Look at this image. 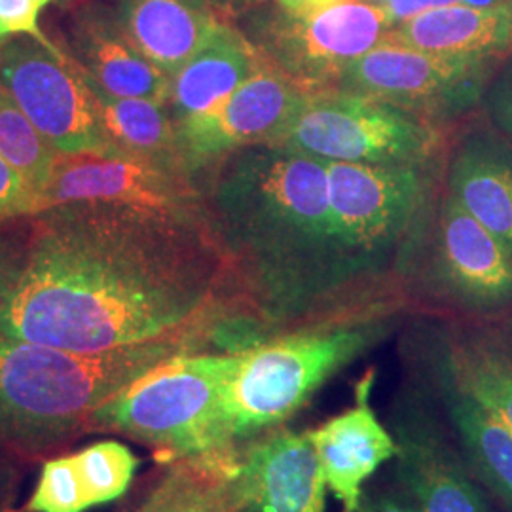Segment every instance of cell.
<instances>
[{
    "instance_id": "obj_1",
    "label": "cell",
    "mask_w": 512,
    "mask_h": 512,
    "mask_svg": "<svg viewBox=\"0 0 512 512\" xmlns=\"http://www.w3.org/2000/svg\"><path fill=\"white\" fill-rule=\"evenodd\" d=\"M37 217L0 302L2 336L84 353L205 351L220 319L243 310L213 234L78 207Z\"/></svg>"
},
{
    "instance_id": "obj_2",
    "label": "cell",
    "mask_w": 512,
    "mask_h": 512,
    "mask_svg": "<svg viewBox=\"0 0 512 512\" xmlns=\"http://www.w3.org/2000/svg\"><path fill=\"white\" fill-rule=\"evenodd\" d=\"M203 190L243 310L268 332L363 306L330 215L327 164L262 143L211 167Z\"/></svg>"
},
{
    "instance_id": "obj_3",
    "label": "cell",
    "mask_w": 512,
    "mask_h": 512,
    "mask_svg": "<svg viewBox=\"0 0 512 512\" xmlns=\"http://www.w3.org/2000/svg\"><path fill=\"white\" fill-rule=\"evenodd\" d=\"M412 311L403 296H385L281 330L238 353L224 403L234 446L281 429L336 374L404 327Z\"/></svg>"
},
{
    "instance_id": "obj_4",
    "label": "cell",
    "mask_w": 512,
    "mask_h": 512,
    "mask_svg": "<svg viewBox=\"0 0 512 512\" xmlns=\"http://www.w3.org/2000/svg\"><path fill=\"white\" fill-rule=\"evenodd\" d=\"M190 351L148 344L84 353L0 334V440L35 452L90 431L95 412L118 391Z\"/></svg>"
},
{
    "instance_id": "obj_5",
    "label": "cell",
    "mask_w": 512,
    "mask_h": 512,
    "mask_svg": "<svg viewBox=\"0 0 512 512\" xmlns=\"http://www.w3.org/2000/svg\"><path fill=\"white\" fill-rule=\"evenodd\" d=\"M442 171L444 165L327 164L330 215L363 300L403 296L401 281L425 238Z\"/></svg>"
},
{
    "instance_id": "obj_6",
    "label": "cell",
    "mask_w": 512,
    "mask_h": 512,
    "mask_svg": "<svg viewBox=\"0 0 512 512\" xmlns=\"http://www.w3.org/2000/svg\"><path fill=\"white\" fill-rule=\"evenodd\" d=\"M236 359L219 351L175 355L103 404L92 431L128 435L177 461L238 452L224 404Z\"/></svg>"
},
{
    "instance_id": "obj_7",
    "label": "cell",
    "mask_w": 512,
    "mask_h": 512,
    "mask_svg": "<svg viewBox=\"0 0 512 512\" xmlns=\"http://www.w3.org/2000/svg\"><path fill=\"white\" fill-rule=\"evenodd\" d=\"M401 294L421 313L490 321L512 308V253L440 188Z\"/></svg>"
},
{
    "instance_id": "obj_8",
    "label": "cell",
    "mask_w": 512,
    "mask_h": 512,
    "mask_svg": "<svg viewBox=\"0 0 512 512\" xmlns=\"http://www.w3.org/2000/svg\"><path fill=\"white\" fill-rule=\"evenodd\" d=\"M448 129L385 101L332 88L306 93L291 122L270 143L325 164L444 165Z\"/></svg>"
},
{
    "instance_id": "obj_9",
    "label": "cell",
    "mask_w": 512,
    "mask_h": 512,
    "mask_svg": "<svg viewBox=\"0 0 512 512\" xmlns=\"http://www.w3.org/2000/svg\"><path fill=\"white\" fill-rule=\"evenodd\" d=\"M61 207L107 211L215 236L203 190L188 171L116 148L105 154H61L44 192V211Z\"/></svg>"
},
{
    "instance_id": "obj_10",
    "label": "cell",
    "mask_w": 512,
    "mask_h": 512,
    "mask_svg": "<svg viewBox=\"0 0 512 512\" xmlns=\"http://www.w3.org/2000/svg\"><path fill=\"white\" fill-rule=\"evenodd\" d=\"M384 8L370 0H342L308 16L260 8L241 29L262 59L304 93L338 88L349 65L391 31Z\"/></svg>"
},
{
    "instance_id": "obj_11",
    "label": "cell",
    "mask_w": 512,
    "mask_h": 512,
    "mask_svg": "<svg viewBox=\"0 0 512 512\" xmlns=\"http://www.w3.org/2000/svg\"><path fill=\"white\" fill-rule=\"evenodd\" d=\"M501 63L429 54L385 38L349 65L338 88L385 101L437 128L452 129L480 110L486 86Z\"/></svg>"
},
{
    "instance_id": "obj_12",
    "label": "cell",
    "mask_w": 512,
    "mask_h": 512,
    "mask_svg": "<svg viewBox=\"0 0 512 512\" xmlns=\"http://www.w3.org/2000/svg\"><path fill=\"white\" fill-rule=\"evenodd\" d=\"M397 488L418 512H490L439 404L408 376L389 408Z\"/></svg>"
},
{
    "instance_id": "obj_13",
    "label": "cell",
    "mask_w": 512,
    "mask_h": 512,
    "mask_svg": "<svg viewBox=\"0 0 512 512\" xmlns=\"http://www.w3.org/2000/svg\"><path fill=\"white\" fill-rule=\"evenodd\" d=\"M0 86L63 156L105 154L92 90L73 57H59L29 37L0 46Z\"/></svg>"
},
{
    "instance_id": "obj_14",
    "label": "cell",
    "mask_w": 512,
    "mask_h": 512,
    "mask_svg": "<svg viewBox=\"0 0 512 512\" xmlns=\"http://www.w3.org/2000/svg\"><path fill=\"white\" fill-rule=\"evenodd\" d=\"M403 355L431 366L512 433V332L482 319L420 313L404 325Z\"/></svg>"
},
{
    "instance_id": "obj_15",
    "label": "cell",
    "mask_w": 512,
    "mask_h": 512,
    "mask_svg": "<svg viewBox=\"0 0 512 512\" xmlns=\"http://www.w3.org/2000/svg\"><path fill=\"white\" fill-rule=\"evenodd\" d=\"M304 97L264 61L260 71L215 107L175 124L186 171L196 177L241 148L270 143L291 122Z\"/></svg>"
},
{
    "instance_id": "obj_16",
    "label": "cell",
    "mask_w": 512,
    "mask_h": 512,
    "mask_svg": "<svg viewBox=\"0 0 512 512\" xmlns=\"http://www.w3.org/2000/svg\"><path fill=\"white\" fill-rule=\"evenodd\" d=\"M241 512H327V482L308 433L275 429L243 444L236 469Z\"/></svg>"
},
{
    "instance_id": "obj_17",
    "label": "cell",
    "mask_w": 512,
    "mask_h": 512,
    "mask_svg": "<svg viewBox=\"0 0 512 512\" xmlns=\"http://www.w3.org/2000/svg\"><path fill=\"white\" fill-rule=\"evenodd\" d=\"M444 188L512 253V145L484 120H471L450 141Z\"/></svg>"
},
{
    "instance_id": "obj_18",
    "label": "cell",
    "mask_w": 512,
    "mask_h": 512,
    "mask_svg": "<svg viewBox=\"0 0 512 512\" xmlns=\"http://www.w3.org/2000/svg\"><path fill=\"white\" fill-rule=\"evenodd\" d=\"M372 376L357 387L355 404L308 433L330 494L342 512H359L365 482L397 456V442L370 404Z\"/></svg>"
},
{
    "instance_id": "obj_19",
    "label": "cell",
    "mask_w": 512,
    "mask_h": 512,
    "mask_svg": "<svg viewBox=\"0 0 512 512\" xmlns=\"http://www.w3.org/2000/svg\"><path fill=\"white\" fill-rule=\"evenodd\" d=\"M73 44L76 63L101 90L169 103L171 78L137 50L110 6L90 4L74 16Z\"/></svg>"
},
{
    "instance_id": "obj_20",
    "label": "cell",
    "mask_w": 512,
    "mask_h": 512,
    "mask_svg": "<svg viewBox=\"0 0 512 512\" xmlns=\"http://www.w3.org/2000/svg\"><path fill=\"white\" fill-rule=\"evenodd\" d=\"M408 376L437 401L473 475L512 512V433L444 374L403 355Z\"/></svg>"
},
{
    "instance_id": "obj_21",
    "label": "cell",
    "mask_w": 512,
    "mask_h": 512,
    "mask_svg": "<svg viewBox=\"0 0 512 512\" xmlns=\"http://www.w3.org/2000/svg\"><path fill=\"white\" fill-rule=\"evenodd\" d=\"M116 12L137 50L169 78L222 23L213 0H120Z\"/></svg>"
},
{
    "instance_id": "obj_22",
    "label": "cell",
    "mask_w": 512,
    "mask_h": 512,
    "mask_svg": "<svg viewBox=\"0 0 512 512\" xmlns=\"http://www.w3.org/2000/svg\"><path fill=\"white\" fill-rule=\"evenodd\" d=\"M387 38L429 54L503 61L512 54V2L495 8H431L393 27Z\"/></svg>"
},
{
    "instance_id": "obj_23",
    "label": "cell",
    "mask_w": 512,
    "mask_h": 512,
    "mask_svg": "<svg viewBox=\"0 0 512 512\" xmlns=\"http://www.w3.org/2000/svg\"><path fill=\"white\" fill-rule=\"evenodd\" d=\"M264 65L255 44L226 21L171 78L169 112L177 122L215 107Z\"/></svg>"
},
{
    "instance_id": "obj_24",
    "label": "cell",
    "mask_w": 512,
    "mask_h": 512,
    "mask_svg": "<svg viewBox=\"0 0 512 512\" xmlns=\"http://www.w3.org/2000/svg\"><path fill=\"white\" fill-rule=\"evenodd\" d=\"M84 76L110 147L186 171L179 154L175 120L167 105L150 99L114 97L101 90L88 74Z\"/></svg>"
},
{
    "instance_id": "obj_25",
    "label": "cell",
    "mask_w": 512,
    "mask_h": 512,
    "mask_svg": "<svg viewBox=\"0 0 512 512\" xmlns=\"http://www.w3.org/2000/svg\"><path fill=\"white\" fill-rule=\"evenodd\" d=\"M0 158L31 184L44 202L61 154L0 86Z\"/></svg>"
},
{
    "instance_id": "obj_26",
    "label": "cell",
    "mask_w": 512,
    "mask_h": 512,
    "mask_svg": "<svg viewBox=\"0 0 512 512\" xmlns=\"http://www.w3.org/2000/svg\"><path fill=\"white\" fill-rule=\"evenodd\" d=\"M238 452L188 459V473L173 512H241L236 488Z\"/></svg>"
},
{
    "instance_id": "obj_27",
    "label": "cell",
    "mask_w": 512,
    "mask_h": 512,
    "mask_svg": "<svg viewBox=\"0 0 512 512\" xmlns=\"http://www.w3.org/2000/svg\"><path fill=\"white\" fill-rule=\"evenodd\" d=\"M93 507L126 494L139 469V459L118 440H101L74 454Z\"/></svg>"
},
{
    "instance_id": "obj_28",
    "label": "cell",
    "mask_w": 512,
    "mask_h": 512,
    "mask_svg": "<svg viewBox=\"0 0 512 512\" xmlns=\"http://www.w3.org/2000/svg\"><path fill=\"white\" fill-rule=\"evenodd\" d=\"M92 499L80 476L74 456L46 461L29 499L31 512H86Z\"/></svg>"
},
{
    "instance_id": "obj_29",
    "label": "cell",
    "mask_w": 512,
    "mask_h": 512,
    "mask_svg": "<svg viewBox=\"0 0 512 512\" xmlns=\"http://www.w3.org/2000/svg\"><path fill=\"white\" fill-rule=\"evenodd\" d=\"M482 120L512 145V54L503 59L482 95Z\"/></svg>"
},
{
    "instance_id": "obj_30",
    "label": "cell",
    "mask_w": 512,
    "mask_h": 512,
    "mask_svg": "<svg viewBox=\"0 0 512 512\" xmlns=\"http://www.w3.org/2000/svg\"><path fill=\"white\" fill-rule=\"evenodd\" d=\"M37 0H0V46L12 38L29 37L59 57H69L40 29Z\"/></svg>"
},
{
    "instance_id": "obj_31",
    "label": "cell",
    "mask_w": 512,
    "mask_h": 512,
    "mask_svg": "<svg viewBox=\"0 0 512 512\" xmlns=\"http://www.w3.org/2000/svg\"><path fill=\"white\" fill-rule=\"evenodd\" d=\"M42 211V196L12 165L0 158V222L37 217Z\"/></svg>"
},
{
    "instance_id": "obj_32",
    "label": "cell",
    "mask_w": 512,
    "mask_h": 512,
    "mask_svg": "<svg viewBox=\"0 0 512 512\" xmlns=\"http://www.w3.org/2000/svg\"><path fill=\"white\" fill-rule=\"evenodd\" d=\"M188 473V459H179L156 484L137 512H173Z\"/></svg>"
},
{
    "instance_id": "obj_33",
    "label": "cell",
    "mask_w": 512,
    "mask_h": 512,
    "mask_svg": "<svg viewBox=\"0 0 512 512\" xmlns=\"http://www.w3.org/2000/svg\"><path fill=\"white\" fill-rule=\"evenodd\" d=\"M359 512H418V509L399 490H374L363 495Z\"/></svg>"
},
{
    "instance_id": "obj_34",
    "label": "cell",
    "mask_w": 512,
    "mask_h": 512,
    "mask_svg": "<svg viewBox=\"0 0 512 512\" xmlns=\"http://www.w3.org/2000/svg\"><path fill=\"white\" fill-rule=\"evenodd\" d=\"M376 4L384 8L391 27H397L431 8H439L440 0H378Z\"/></svg>"
},
{
    "instance_id": "obj_35",
    "label": "cell",
    "mask_w": 512,
    "mask_h": 512,
    "mask_svg": "<svg viewBox=\"0 0 512 512\" xmlns=\"http://www.w3.org/2000/svg\"><path fill=\"white\" fill-rule=\"evenodd\" d=\"M21 260H23V253L18 247L12 241L0 238V302L10 291L18 275Z\"/></svg>"
},
{
    "instance_id": "obj_36",
    "label": "cell",
    "mask_w": 512,
    "mask_h": 512,
    "mask_svg": "<svg viewBox=\"0 0 512 512\" xmlns=\"http://www.w3.org/2000/svg\"><path fill=\"white\" fill-rule=\"evenodd\" d=\"M275 6L291 16H308L342 0H274Z\"/></svg>"
},
{
    "instance_id": "obj_37",
    "label": "cell",
    "mask_w": 512,
    "mask_h": 512,
    "mask_svg": "<svg viewBox=\"0 0 512 512\" xmlns=\"http://www.w3.org/2000/svg\"><path fill=\"white\" fill-rule=\"evenodd\" d=\"M461 4L473 6V8H495V6H503V4H511V2L509 0H461Z\"/></svg>"
},
{
    "instance_id": "obj_38",
    "label": "cell",
    "mask_w": 512,
    "mask_h": 512,
    "mask_svg": "<svg viewBox=\"0 0 512 512\" xmlns=\"http://www.w3.org/2000/svg\"><path fill=\"white\" fill-rule=\"evenodd\" d=\"M230 2H238V4H245V6H255V4H260L264 0H230Z\"/></svg>"
},
{
    "instance_id": "obj_39",
    "label": "cell",
    "mask_w": 512,
    "mask_h": 512,
    "mask_svg": "<svg viewBox=\"0 0 512 512\" xmlns=\"http://www.w3.org/2000/svg\"><path fill=\"white\" fill-rule=\"evenodd\" d=\"M454 4H461V0H440V6H454Z\"/></svg>"
},
{
    "instance_id": "obj_40",
    "label": "cell",
    "mask_w": 512,
    "mask_h": 512,
    "mask_svg": "<svg viewBox=\"0 0 512 512\" xmlns=\"http://www.w3.org/2000/svg\"><path fill=\"white\" fill-rule=\"evenodd\" d=\"M38 4L44 8V6H48L50 2H55V0H37Z\"/></svg>"
},
{
    "instance_id": "obj_41",
    "label": "cell",
    "mask_w": 512,
    "mask_h": 512,
    "mask_svg": "<svg viewBox=\"0 0 512 512\" xmlns=\"http://www.w3.org/2000/svg\"><path fill=\"white\" fill-rule=\"evenodd\" d=\"M370 2H378V0H370Z\"/></svg>"
},
{
    "instance_id": "obj_42",
    "label": "cell",
    "mask_w": 512,
    "mask_h": 512,
    "mask_svg": "<svg viewBox=\"0 0 512 512\" xmlns=\"http://www.w3.org/2000/svg\"><path fill=\"white\" fill-rule=\"evenodd\" d=\"M509 2H512V0H509Z\"/></svg>"
}]
</instances>
